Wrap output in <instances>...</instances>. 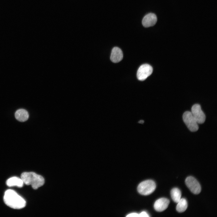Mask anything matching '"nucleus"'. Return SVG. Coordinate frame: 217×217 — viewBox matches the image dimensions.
I'll return each mask as SVG.
<instances>
[{
	"label": "nucleus",
	"mask_w": 217,
	"mask_h": 217,
	"mask_svg": "<svg viewBox=\"0 0 217 217\" xmlns=\"http://www.w3.org/2000/svg\"><path fill=\"white\" fill-rule=\"evenodd\" d=\"M157 21L156 15L154 13H149L143 17L142 20V24L144 27H148L155 25Z\"/></svg>",
	"instance_id": "1a4fd4ad"
},
{
	"label": "nucleus",
	"mask_w": 217,
	"mask_h": 217,
	"mask_svg": "<svg viewBox=\"0 0 217 217\" xmlns=\"http://www.w3.org/2000/svg\"><path fill=\"white\" fill-rule=\"evenodd\" d=\"M177 203L176 209L178 212H182L186 210L187 207V203L185 199L181 198Z\"/></svg>",
	"instance_id": "ddd939ff"
},
{
	"label": "nucleus",
	"mask_w": 217,
	"mask_h": 217,
	"mask_svg": "<svg viewBox=\"0 0 217 217\" xmlns=\"http://www.w3.org/2000/svg\"><path fill=\"white\" fill-rule=\"evenodd\" d=\"M183 119L187 128L191 131L196 132L198 130V123L190 112H185L183 115Z\"/></svg>",
	"instance_id": "20e7f679"
},
{
	"label": "nucleus",
	"mask_w": 217,
	"mask_h": 217,
	"mask_svg": "<svg viewBox=\"0 0 217 217\" xmlns=\"http://www.w3.org/2000/svg\"><path fill=\"white\" fill-rule=\"evenodd\" d=\"M185 182L187 186L192 193L197 194L200 192L201 186L194 177L191 176L188 177L186 178Z\"/></svg>",
	"instance_id": "0eeeda50"
},
{
	"label": "nucleus",
	"mask_w": 217,
	"mask_h": 217,
	"mask_svg": "<svg viewBox=\"0 0 217 217\" xmlns=\"http://www.w3.org/2000/svg\"><path fill=\"white\" fill-rule=\"evenodd\" d=\"M191 113L198 124L203 123L206 120V116L202 110L200 105L196 104L191 108Z\"/></svg>",
	"instance_id": "423d86ee"
},
{
	"label": "nucleus",
	"mask_w": 217,
	"mask_h": 217,
	"mask_svg": "<svg viewBox=\"0 0 217 217\" xmlns=\"http://www.w3.org/2000/svg\"><path fill=\"white\" fill-rule=\"evenodd\" d=\"M153 71V68L150 65L148 64H142L137 70V78L140 80H144L152 74Z\"/></svg>",
	"instance_id": "39448f33"
},
{
	"label": "nucleus",
	"mask_w": 217,
	"mask_h": 217,
	"mask_svg": "<svg viewBox=\"0 0 217 217\" xmlns=\"http://www.w3.org/2000/svg\"><path fill=\"white\" fill-rule=\"evenodd\" d=\"M169 200L165 198H161L157 200L154 205V208L158 212H162L166 209L169 205Z\"/></svg>",
	"instance_id": "6e6552de"
},
{
	"label": "nucleus",
	"mask_w": 217,
	"mask_h": 217,
	"mask_svg": "<svg viewBox=\"0 0 217 217\" xmlns=\"http://www.w3.org/2000/svg\"><path fill=\"white\" fill-rule=\"evenodd\" d=\"M171 195L172 200L176 203H177L181 198V192L177 188H174L171 189Z\"/></svg>",
	"instance_id": "4468645a"
},
{
	"label": "nucleus",
	"mask_w": 217,
	"mask_h": 217,
	"mask_svg": "<svg viewBox=\"0 0 217 217\" xmlns=\"http://www.w3.org/2000/svg\"><path fill=\"white\" fill-rule=\"evenodd\" d=\"M3 200L7 206L14 209H21L24 207L26 205V202L24 199L15 191L11 189L5 191Z\"/></svg>",
	"instance_id": "f257e3e1"
},
{
	"label": "nucleus",
	"mask_w": 217,
	"mask_h": 217,
	"mask_svg": "<svg viewBox=\"0 0 217 217\" xmlns=\"http://www.w3.org/2000/svg\"><path fill=\"white\" fill-rule=\"evenodd\" d=\"M156 187L154 181L148 180L140 183L137 187V190L140 194L147 195L152 193L155 190Z\"/></svg>",
	"instance_id": "7ed1b4c3"
},
{
	"label": "nucleus",
	"mask_w": 217,
	"mask_h": 217,
	"mask_svg": "<svg viewBox=\"0 0 217 217\" xmlns=\"http://www.w3.org/2000/svg\"><path fill=\"white\" fill-rule=\"evenodd\" d=\"M144 121L143 120H140L138 121V123L140 124H143L144 123Z\"/></svg>",
	"instance_id": "f3484780"
},
{
	"label": "nucleus",
	"mask_w": 217,
	"mask_h": 217,
	"mask_svg": "<svg viewBox=\"0 0 217 217\" xmlns=\"http://www.w3.org/2000/svg\"><path fill=\"white\" fill-rule=\"evenodd\" d=\"M139 217H149L148 214L145 211H143L139 214Z\"/></svg>",
	"instance_id": "2eb2a0df"
},
{
	"label": "nucleus",
	"mask_w": 217,
	"mask_h": 217,
	"mask_svg": "<svg viewBox=\"0 0 217 217\" xmlns=\"http://www.w3.org/2000/svg\"><path fill=\"white\" fill-rule=\"evenodd\" d=\"M21 178L27 185H31L35 190L42 186L45 183L44 178L42 176L33 172H24L21 175Z\"/></svg>",
	"instance_id": "f03ea898"
},
{
	"label": "nucleus",
	"mask_w": 217,
	"mask_h": 217,
	"mask_svg": "<svg viewBox=\"0 0 217 217\" xmlns=\"http://www.w3.org/2000/svg\"><path fill=\"white\" fill-rule=\"evenodd\" d=\"M126 217H139V214L136 213H132L127 215Z\"/></svg>",
	"instance_id": "dca6fc26"
},
{
	"label": "nucleus",
	"mask_w": 217,
	"mask_h": 217,
	"mask_svg": "<svg viewBox=\"0 0 217 217\" xmlns=\"http://www.w3.org/2000/svg\"><path fill=\"white\" fill-rule=\"evenodd\" d=\"M123 58V54L121 49L117 47L113 48L110 56L111 60L114 63H118L121 61Z\"/></svg>",
	"instance_id": "9d476101"
},
{
	"label": "nucleus",
	"mask_w": 217,
	"mask_h": 217,
	"mask_svg": "<svg viewBox=\"0 0 217 217\" xmlns=\"http://www.w3.org/2000/svg\"><path fill=\"white\" fill-rule=\"evenodd\" d=\"M15 116L18 121L24 122L27 120L29 115L27 110L24 109H20L16 112Z\"/></svg>",
	"instance_id": "9b49d317"
},
{
	"label": "nucleus",
	"mask_w": 217,
	"mask_h": 217,
	"mask_svg": "<svg viewBox=\"0 0 217 217\" xmlns=\"http://www.w3.org/2000/svg\"><path fill=\"white\" fill-rule=\"evenodd\" d=\"M24 182L21 178L13 177L8 179L6 182L7 185L9 187L16 186L19 187H22Z\"/></svg>",
	"instance_id": "f8f14e48"
}]
</instances>
